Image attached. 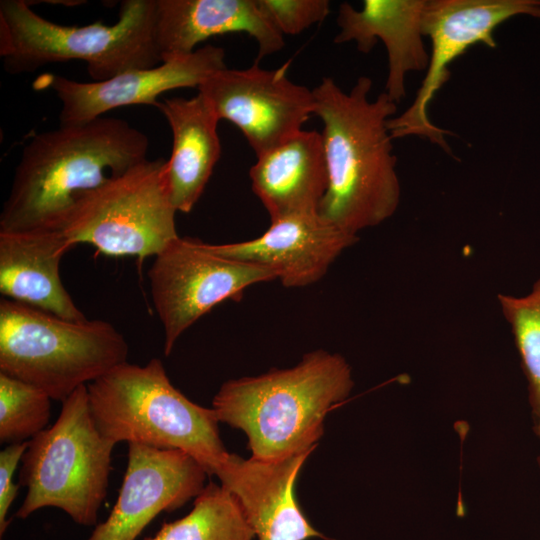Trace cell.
Instances as JSON below:
<instances>
[{
  "instance_id": "obj_1",
  "label": "cell",
  "mask_w": 540,
  "mask_h": 540,
  "mask_svg": "<svg viewBox=\"0 0 540 540\" xmlns=\"http://www.w3.org/2000/svg\"><path fill=\"white\" fill-rule=\"evenodd\" d=\"M372 80L360 76L349 92L331 77L312 90L321 134L328 186L318 213L356 235L396 212L401 198L388 121L397 104L385 93L369 99Z\"/></svg>"
},
{
  "instance_id": "obj_2",
  "label": "cell",
  "mask_w": 540,
  "mask_h": 540,
  "mask_svg": "<svg viewBox=\"0 0 540 540\" xmlns=\"http://www.w3.org/2000/svg\"><path fill=\"white\" fill-rule=\"evenodd\" d=\"M147 136L99 117L35 135L24 147L0 214V231L63 230L88 192L147 160Z\"/></svg>"
},
{
  "instance_id": "obj_3",
  "label": "cell",
  "mask_w": 540,
  "mask_h": 540,
  "mask_svg": "<svg viewBox=\"0 0 540 540\" xmlns=\"http://www.w3.org/2000/svg\"><path fill=\"white\" fill-rule=\"evenodd\" d=\"M353 386L344 357L318 349L293 367L224 382L212 409L219 422L246 434L251 457L280 460L312 452L326 414Z\"/></svg>"
},
{
  "instance_id": "obj_4",
  "label": "cell",
  "mask_w": 540,
  "mask_h": 540,
  "mask_svg": "<svg viewBox=\"0 0 540 540\" xmlns=\"http://www.w3.org/2000/svg\"><path fill=\"white\" fill-rule=\"evenodd\" d=\"M94 422L107 440L180 450L213 475L226 458L216 414L171 383L162 361H127L87 385Z\"/></svg>"
},
{
  "instance_id": "obj_5",
  "label": "cell",
  "mask_w": 540,
  "mask_h": 540,
  "mask_svg": "<svg viewBox=\"0 0 540 540\" xmlns=\"http://www.w3.org/2000/svg\"><path fill=\"white\" fill-rule=\"evenodd\" d=\"M155 0L121 2L113 25L51 22L24 0L0 1V56L10 74L33 72L56 62L81 60L94 81L152 68L162 60L154 42Z\"/></svg>"
},
{
  "instance_id": "obj_6",
  "label": "cell",
  "mask_w": 540,
  "mask_h": 540,
  "mask_svg": "<svg viewBox=\"0 0 540 540\" xmlns=\"http://www.w3.org/2000/svg\"><path fill=\"white\" fill-rule=\"evenodd\" d=\"M124 336L103 320L71 321L7 298L0 301V372L63 402L127 361Z\"/></svg>"
},
{
  "instance_id": "obj_7",
  "label": "cell",
  "mask_w": 540,
  "mask_h": 540,
  "mask_svg": "<svg viewBox=\"0 0 540 540\" xmlns=\"http://www.w3.org/2000/svg\"><path fill=\"white\" fill-rule=\"evenodd\" d=\"M61 403L55 423L28 441L18 482L26 495L15 516L26 519L41 508L54 507L79 525L96 526L115 444L94 422L87 385Z\"/></svg>"
},
{
  "instance_id": "obj_8",
  "label": "cell",
  "mask_w": 540,
  "mask_h": 540,
  "mask_svg": "<svg viewBox=\"0 0 540 540\" xmlns=\"http://www.w3.org/2000/svg\"><path fill=\"white\" fill-rule=\"evenodd\" d=\"M164 162L147 159L86 193L62 230L69 243H88L109 256L144 259L179 237Z\"/></svg>"
},
{
  "instance_id": "obj_9",
  "label": "cell",
  "mask_w": 540,
  "mask_h": 540,
  "mask_svg": "<svg viewBox=\"0 0 540 540\" xmlns=\"http://www.w3.org/2000/svg\"><path fill=\"white\" fill-rule=\"evenodd\" d=\"M152 302L164 332V354L216 305L239 301L251 285L277 279L269 269L211 252L196 238L177 237L148 271Z\"/></svg>"
},
{
  "instance_id": "obj_10",
  "label": "cell",
  "mask_w": 540,
  "mask_h": 540,
  "mask_svg": "<svg viewBox=\"0 0 540 540\" xmlns=\"http://www.w3.org/2000/svg\"><path fill=\"white\" fill-rule=\"evenodd\" d=\"M518 15L540 19V0H426L422 29L432 45L429 64L412 104L388 121L392 139L425 137L452 154L445 138L452 133L433 124L428 107L448 81L450 64L474 45L496 48L495 29Z\"/></svg>"
},
{
  "instance_id": "obj_11",
  "label": "cell",
  "mask_w": 540,
  "mask_h": 540,
  "mask_svg": "<svg viewBox=\"0 0 540 540\" xmlns=\"http://www.w3.org/2000/svg\"><path fill=\"white\" fill-rule=\"evenodd\" d=\"M288 63L274 70L255 63L246 69L223 68L199 87L221 119L233 123L256 157L302 130L314 114L312 90L292 82Z\"/></svg>"
},
{
  "instance_id": "obj_12",
  "label": "cell",
  "mask_w": 540,
  "mask_h": 540,
  "mask_svg": "<svg viewBox=\"0 0 540 540\" xmlns=\"http://www.w3.org/2000/svg\"><path fill=\"white\" fill-rule=\"evenodd\" d=\"M209 474L180 450L128 444V463L117 501L86 540H136L160 513L196 498Z\"/></svg>"
},
{
  "instance_id": "obj_13",
  "label": "cell",
  "mask_w": 540,
  "mask_h": 540,
  "mask_svg": "<svg viewBox=\"0 0 540 540\" xmlns=\"http://www.w3.org/2000/svg\"><path fill=\"white\" fill-rule=\"evenodd\" d=\"M224 57L222 48L205 45L155 67L129 70L104 81L78 82L50 74L40 84L51 88L61 101L60 126L79 125L123 106L157 108L159 96L173 89H198L209 76L226 67Z\"/></svg>"
},
{
  "instance_id": "obj_14",
  "label": "cell",
  "mask_w": 540,
  "mask_h": 540,
  "mask_svg": "<svg viewBox=\"0 0 540 540\" xmlns=\"http://www.w3.org/2000/svg\"><path fill=\"white\" fill-rule=\"evenodd\" d=\"M357 240L318 212H299L271 220L270 227L252 240L206 243V247L217 255L263 266L283 286L299 288L322 279L336 258Z\"/></svg>"
},
{
  "instance_id": "obj_15",
  "label": "cell",
  "mask_w": 540,
  "mask_h": 540,
  "mask_svg": "<svg viewBox=\"0 0 540 540\" xmlns=\"http://www.w3.org/2000/svg\"><path fill=\"white\" fill-rule=\"evenodd\" d=\"M310 453L273 461L229 453L215 469L213 475L236 498L258 540L323 537L308 521L295 496L298 474Z\"/></svg>"
},
{
  "instance_id": "obj_16",
  "label": "cell",
  "mask_w": 540,
  "mask_h": 540,
  "mask_svg": "<svg viewBox=\"0 0 540 540\" xmlns=\"http://www.w3.org/2000/svg\"><path fill=\"white\" fill-rule=\"evenodd\" d=\"M153 32L162 62L190 54L207 39L229 33L255 39L256 63L284 46L283 35L257 0H155Z\"/></svg>"
},
{
  "instance_id": "obj_17",
  "label": "cell",
  "mask_w": 540,
  "mask_h": 540,
  "mask_svg": "<svg viewBox=\"0 0 540 540\" xmlns=\"http://www.w3.org/2000/svg\"><path fill=\"white\" fill-rule=\"evenodd\" d=\"M426 0H365L362 9L339 5L340 32L334 43L353 41L361 53H369L381 40L388 57L385 93L397 104L406 94L405 78L426 70L430 54L423 41L422 18Z\"/></svg>"
},
{
  "instance_id": "obj_18",
  "label": "cell",
  "mask_w": 540,
  "mask_h": 540,
  "mask_svg": "<svg viewBox=\"0 0 540 540\" xmlns=\"http://www.w3.org/2000/svg\"><path fill=\"white\" fill-rule=\"evenodd\" d=\"M71 247L62 230L0 231L1 294L67 320H87L60 277L61 259Z\"/></svg>"
},
{
  "instance_id": "obj_19",
  "label": "cell",
  "mask_w": 540,
  "mask_h": 540,
  "mask_svg": "<svg viewBox=\"0 0 540 540\" xmlns=\"http://www.w3.org/2000/svg\"><path fill=\"white\" fill-rule=\"evenodd\" d=\"M157 109L172 132V150L163 179L176 211L189 213L198 202L221 156L219 118L201 95L159 100Z\"/></svg>"
},
{
  "instance_id": "obj_20",
  "label": "cell",
  "mask_w": 540,
  "mask_h": 540,
  "mask_svg": "<svg viewBox=\"0 0 540 540\" xmlns=\"http://www.w3.org/2000/svg\"><path fill=\"white\" fill-rule=\"evenodd\" d=\"M249 176L270 221L299 212H318L328 186L321 134L301 130L256 157Z\"/></svg>"
},
{
  "instance_id": "obj_21",
  "label": "cell",
  "mask_w": 540,
  "mask_h": 540,
  "mask_svg": "<svg viewBox=\"0 0 540 540\" xmlns=\"http://www.w3.org/2000/svg\"><path fill=\"white\" fill-rule=\"evenodd\" d=\"M236 498L221 484L209 482L182 518L163 523L143 540H253Z\"/></svg>"
},
{
  "instance_id": "obj_22",
  "label": "cell",
  "mask_w": 540,
  "mask_h": 540,
  "mask_svg": "<svg viewBox=\"0 0 540 540\" xmlns=\"http://www.w3.org/2000/svg\"><path fill=\"white\" fill-rule=\"evenodd\" d=\"M527 381L533 415L540 423V278L524 295L498 294Z\"/></svg>"
},
{
  "instance_id": "obj_23",
  "label": "cell",
  "mask_w": 540,
  "mask_h": 540,
  "mask_svg": "<svg viewBox=\"0 0 540 540\" xmlns=\"http://www.w3.org/2000/svg\"><path fill=\"white\" fill-rule=\"evenodd\" d=\"M51 400L41 389L0 372V442H28L45 430Z\"/></svg>"
},
{
  "instance_id": "obj_24",
  "label": "cell",
  "mask_w": 540,
  "mask_h": 540,
  "mask_svg": "<svg viewBox=\"0 0 540 540\" xmlns=\"http://www.w3.org/2000/svg\"><path fill=\"white\" fill-rule=\"evenodd\" d=\"M261 10L284 35H297L330 13L328 0H257Z\"/></svg>"
},
{
  "instance_id": "obj_25",
  "label": "cell",
  "mask_w": 540,
  "mask_h": 540,
  "mask_svg": "<svg viewBox=\"0 0 540 540\" xmlns=\"http://www.w3.org/2000/svg\"><path fill=\"white\" fill-rule=\"evenodd\" d=\"M28 442L7 445L0 452V536L5 534L10 521L9 509L17 497L19 484L13 482V475L21 462Z\"/></svg>"
},
{
  "instance_id": "obj_26",
  "label": "cell",
  "mask_w": 540,
  "mask_h": 540,
  "mask_svg": "<svg viewBox=\"0 0 540 540\" xmlns=\"http://www.w3.org/2000/svg\"><path fill=\"white\" fill-rule=\"evenodd\" d=\"M535 432H536L537 436H538L539 439H540V423H537V424H536ZM539 464H540V458H539Z\"/></svg>"
}]
</instances>
